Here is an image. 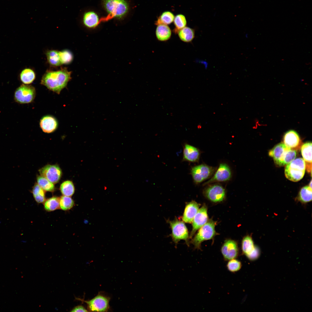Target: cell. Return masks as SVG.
<instances>
[{"label": "cell", "instance_id": "6da1fadb", "mask_svg": "<svg viewBox=\"0 0 312 312\" xmlns=\"http://www.w3.org/2000/svg\"><path fill=\"white\" fill-rule=\"evenodd\" d=\"M71 72L64 68L56 71L47 72L42 76L40 83L49 90L59 94L70 80Z\"/></svg>", "mask_w": 312, "mask_h": 312}, {"label": "cell", "instance_id": "7a4b0ae2", "mask_svg": "<svg viewBox=\"0 0 312 312\" xmlns=\"http://www.w3.org/2000/svg\"><path fill=\"white\" fill-rule=\"evenodd\" d=\"M269 155L272 157L277 166H284L295 159L296 151L291 149L283 142L275 146L269 152Z\"/></svg>", "mask_w": 312, "mask_h": 312}, {"label": "cell", "instance_id": "3957f363", "mask_svg": "<svg viewBox=\"0 0 312 312\" xmlns=\"http://www.w3.org/2000/svg\"><path fill=\"white\" fill-rule=\"evenodd\" d=\"M216 222L210 220L199 229L197 233L192 240L195 248L201 249V244L203 241L212 239L217 234L215 227Z\"/></svg>", "mask_w": 312, "mask_h": 312}, {"label": "cell", "instance_id": "277c9868", "mask_svg": "<svg viewBox=\"0 0 312 312\" xmlns=\"http://www.w3.org/2000/svg\"><path fill=\"white\" fill-rule=\"evenodd\" d=\"M305 169V163L303 159L298 158L286 165L285 169V175L290 181H298L303 177Z\"/></svg>", "mask_w": 312, "mask_h": 312}, {"label": "cell", "instance_id": "5b68a950", "mask_svg": "<svg viewBox=\"0 0 312 312\" xmlns=\"http://www.w3.org/2000/svg\"><path fill=\"white\" fill-rule=\"evenodd\" d=\"M110 299L109 297L100 292L94 298L88 301L77 298V300L86 303L89 311L97 312H107L108 311L109 309V303Z\"/></svg>", "mask_w": 312, "mask_h": 312}, {"label": "cell", "instance_id": "8992f818", "mask_svg": "<svg viewBox=\"0 0 312 312\" xmlns=\"http://www.w3.org/2000/svg\"><path fill=\"white\" fill-rule=\"evenodd\" d=\"M36 95V90L34 86L22 84L15 90L14 99L16 102L20 104L29 103L33 101Z\"/></svg>", "mask_w": 312, "mask_h": 312}, {"label": "cell", "instance_id": "52a82bcc", "mask_svg": "<svg viewBox=\"0 0 312 312\" xmlns=\"http://www.w3.org/2000/svg\"><path fill=\"white\" fill-rule=\"evenodd\" d=\"M103 4L107 12L117 18L124 16L129 9L128 4L125 0H104Z\"/></svg>", "mask_w": 312, "mask_h": 312}, {"label": "cell", "instance_id": "ba28073f", "mask_svg": "<svg viewBox=\"0 0 312 312\" xmlns=\"http://www.w3.org/2000/svg\"><path fill=\"white\" fill-rule=\"evenodd\" d=\"M216 170L215 167L202 164L192 167L191 173L194 183L198 184L211 177Z\"/></svg>", "mask_w": 312, "mask_h": 312}, {"label": "cell", "instance_id": "9c48e42d", "mask_svg": "<svg viewBox=\"0 0 312 312\" xmlns=\"http://www.w3.org/2000/svg\"><path fill=\"white\" fill-rule=\"evenodd\" d=\"M203 194L207 199L214 203L223 201L226 195L225 190L223 187L217 184L209 185L204 189Z\"/></svg>", "mask_w": 312, "mask_h": 312}, {"label": "cell", "instance_id": "30bf717a", "mask_svg": "<svg viewBox=\"0 0 312 312\" xmlns=\"http://www.w3.org/2000/svg\"><path fill=\"white\" fill-rule=\"evenodd\" d=\"M172 230V237L174 242L177 243L181 240L187 241L189 234L187 229L183 221L175 220L169 221Z\"/></svg>", "mask_w": 312, "mask_h": 312}, {"label": "cell", "instance_id": "8fae6325", "mask_svg": "<svg viewBox=\"0 0 312 312\" xmlns=\"http://www.w3.org/2000/svg\"><path fill=\"white\" fill-rule=\"evenodd\" d=\"M39 171L41 176L53 184L59 182L62 175L61 169L57 164L46 165L40 169Z\"/></svg>", "mask_w": 312, "mask_h": 312}, {"label": "cell", "instance_id": "7c38bea8", "mask_svg": "<svg viewBox=\"0 0 312 312\" xmlns=\"http://www.w3.org/2000/svg\"><path fill=\"white\" fill-rule=\"evenodd\" d=\"M214 173L211 178L203 184L204 185L214 182L226 181L229 180L231 178V168L227 164L225 163L220 164Z\"/></svg>", "mask_w": 312, "mask_h": 312}, {"label": "cell", "instance_id": "4fadbf2b", "mask_svg": "<svg viewBox=\"0 0 312 312\" xmlns=\"http://www.w3.org/2000/svg\"><path fill=\"white\" fill-rule=\"evenodd\" d=\"M208 220L207 207L204 204L199 209L194 218L192 222V228L190 235V238L192 237L196 231L204 225Z\"/></svg>", "mask_w": 312, "mask_h": 312}, {"label": "cell", "instance_id": "5bb4252c", "mask_svg": "<svg viewBox=\"0 0 312 312\" xmlns=\"http://www.w3.org/2000/svg\"><path fill=\"white\" fill-rule=\"evenodd\" d=\"M221 251L225 260L228 261L235 259L237 257L239 254L237 243L234 240L230 239L227 240L223 244Z\"/></svg>", "mask_w": 312, "mask_h": 312}, {"label": "cell", "instance_id": "9a60e30c", "mask_svg": "<svg viewBox=\"0 0 312 312\" xmlns=\"http://www.w3.org/2000/svg\"><path fill=\"white\" fill-rule=\"evenodd\" d=\"M284 144L291 149L299 150L302 145L298 133L293 130H289L285 134L283 138Z\"/></svg>", "mask_w": 312, "mask_h": 312}, {"label": "cell", "instance_id": "2e32d148", "mask_svg": "<svg viewBox=\"0 0 312 312\" xmlns=\"http://www.w3.org/2000/svg\"><path fill=\"white\" fill-rule=\"evenodd\" d=\"M200 154V151L198 148L188 144H185L183 149V161L197 162L199 159Z\"/></svg>", "mask_w": 312, "mask_h": 312}, {"label": "cell", "instance_id": "e0dca14e", "mask_svg": "<svg viewBox=\"0 0 312 312\" xmlns=\"http://www.w3.org/2000/svg\"><path fill=\"white\" fill-rule=\"evenodd\" d=\"M40 125L44 132L50 133L57 129L58 126V122L56 118L53 116L47 115L43 116L40 119Z\"/></svg>", "mask_w": 312, "mask_h": 312}, {"label": "cell", "instance_id": "ac0fdd59", "mask_svg": "<svg viewBox=\"0 0 312 312\" xmlns=\"http://www.w3.org/2000/svg\"><path fill=\"white\" fill-rule=\"evenodd\" d=\"M200 205L199 204L194 201L188 203L185 206L182 216L183 221L187 223L192 222Z\"/></svg>", "mask_w": 312, "mask_h": 312}, {"label": "cell", "instance_id": "d6986e66", "mask_svg": "<svg viewBox=\"0 0 312 312\" xmlns=\"http://www.w3.org/2000/svg\"><path fill=\"white\" fill-rule=\"evenodd\" d=\"M302 155L306 165L307 171L311 174L312 168V143L306 142L301 147Z\"/></svg>", "mask_w": 312, "mask_h": 312}, {"label": "cell", "instance_id": "ffe728a7", "mask_svg": "<svg viewBox=\"0 0 312 312\" xmlns=\"http://www.w3.org/2000/svg\"><path fill=\"white\" fill-rule=\"evenodd\" d=\"M155 30V35L158 40L164 42L168 40L172 35L171 30L167 25L159 24L157 25Z\"/></svg>", "mask_w": 312, "mask_h": 312}, {"label": "cell", "instance_id": "44dd1931", "mask_svg": "<svg viewBox=\"0 0 312 312\" xmlns=\"http://www.w3.org/2000/svg\"><path fill=\"white\" fill-rule=\"evenodd\" d=\"M99 18L94 12L89 11L85 13L83 16V22L84 25L89 28L95 27L98 25Z\"/></svg>", "mask_w": 312, "mask_h": 312}, {"label": "cell", "instance_id": "7402d4cb", "mask_svg": "<svg viewBox=\"0 0 312 312\" xmlns=\"http://www.w3.org/2000/svg\"><path fill=\"white\" fill-rule=\"evenodd\" d=\"M177 33L180 39L185 42H191L195 37L194 30L186 26L180 30Z\"/></svg>", "mask_w": 312, "mask_h": 312}, {"label": "cell", "instance_id": "603a6c76", "mask_svg": "<svg viewBox=\"0 0 312 312\" xmlns=\"http://www.w3.org/2000/svg\"><path fill=\"white\" fill-rule=\"evenodd\" d=\"M312 188L305 186L300 190L297 199L302 203H307L312 200Z\"/></svg>", "mask_w": 312, "mask_h": 312}, {"label": "cell", "instance_id": "cb8c5ba5", "mask_svg": "<svg viewBox=\"0 0 312 312\" xmlns=\"http://www.w3.org/2000/svg\"><path fill=\"white\" fill-rule=\"evenodd\" d=\"M255 246L251 236L247 235L243 238L242 242V249L243 254L246 256L251 253Z\"/></svg>", "mask_w": 312, "mask_h": 312}, {"label": "cell", "instance_id": "d4e9b609", "mask_svg": "<svg viewBox=\"0 0 312 312\" xmlns=\"http://www.w3.org/2000/svg\"><path fill=\"white\" fill-rule=\"evenodd\" d=\"M60 198L53 196L45 200L44 202V209L48 212H50L58 209L60 208Z\"/></svg>", "mask_w": 312, "mask_h": 312}, {"label": "cell", "instance_id": "484cf974", "mask_svg": "<svg viewBox=\"0 0 312 312\" xmlns=\"http://www.w3.org/2000/svg\"><path fill=\"white\" fill-rule=\"evenodd\" d=\"M21 81L24 84L28 85L32 83L35 78V74L31 69L29 68L23 70L20 75Z\"/></svg>", "mask_w": 312, "mask_h": 312}, {"label": "cell", "instance_id": "4316f807", "mask_svg": "<svg viewBox=\"0 0 312 312\" xmlns=\"http://www.w3.org/2000/svg\"><path fill=\"white\" fill-rule=\"evenodd\" d=\"M31 192L37 203H44L46 200L45 191L37 183H35L33 187Z\"/></svg>", "mask_w": 312, "mask_h": 312}, {"label": "cell", "instance_id": "83f0119b", "mask_svg": "<svg viewBox=\"0 0 312 312\" xmlns=\"http://www.w3.org/2000/svg\"><path fill=\"white\" fill-rule=\"evenodd\" d=\"M37 183L45 191L52 192L55 190L54 184L44 177L38 175L37 177Z\"/></svg>", "mask_w": 312, "mask_h": 312}, {"label": "cell", "instance_id": "f1b7e54d", "mask_svg": "<svg viewBox=\"0 0 312 312\" xmlns=\"http://www.w3.org/2000/svg\"><path fill=\"white\" fill-rule=\"evenodd\" d=\"M60 190L63 195L70 197L74 193L75 188L72 181L66 180L61 183Z\"/></svg>", "mask_w": 312, "mask_h": 312}, {"label": "cell", "instance_id": "f546056e", "mask_svg": "<svg viewBox=\"0 0 312 312\" xmlns=\"http://www.w3.org/2000/svg\"><path fill=\"white\" fill-rule=\"evenodd\" d=\"M174 18V15L171 12L165 11L159 17L155 24L157 25L159 24L169 25L173 21Z\"/></svg>", "mask_w": 312, "mask_h": 312}, {"label": "cell", "instance_id": "4dcf8cb0", "mask_svg": "<svg viewBox=\"0 0 312 312\" xmlns=\"http://www.w3.org/2000/svg\"><path fill=\"white\" fill-rule=\"evenodd\" d=\"M46 56L48 62L51 65L58 66L62 64L59 51L55 50H49L47 52Z\"/></svg>", "mask_w": 312, "mask_h": 312}, {"label": "cell", "instance_id": "1f68e13d", "mask_svg": "<svg viewBox=\"0 0 312 312\" xmlns=\"http://www.w3.org/2000/svg\"><path fill=\"white\" fill-rule=\"evenodd\" d=\"M74 201L70 197L62 196L60 198V208L64 211L71 209L74 206Z\"/></svg>", "mask_w": 312, "mask_h": 312}, {"label": "cell", "instance_id": "d6a6232c", "mask_svg": "<svg viewBox=\"0 0 312 312\" xmlns=\"http://www.w3.org/2000/svg\"><path fill=\"white\" fill-rule=\"evenodd\" d=\"M174 23L175 27L174 32L175 34L177 33L179 30L186 27L187 21L185 16L183 14H179L174 17Z\"/></svg>", "mask_w": 312, "mask_h": 312}, {"label": "cell", "instance_id": "836d02e7", "mask_svg": "<svg viewBox=\"0 0 312 312\" xmlns=\"http://www.w3.org/2000/svg\"><path fill=\"white\" fill-rule=\"evenodd\" d=\"M60 60L62 64H67L71 63L73 59L72 54L68 50L59 51Z\"/></svg>", "mask_w": 312, "mask_h": 312}, {"label": "cell", "instance_id": "e575fe53", "mask_svg": "<svg viewBox=\"0 0 312 312\" xmlns=\"http://www.w3.org/2000/svg\"><path fill=\"white\" fill-rule=\"evenodd\" d=\"M242 266L241 262L235 259L229 260L226 265L228 270L232 272L238 271L241 268Z\"/></svg>", "mask_w": 312, "mask_h": 312}, {"label": "cell", "instance_id": "d590c367", "mask_svg": "<svg viewBox=\"0 0 312 312\" xmlns=\"http://www.w3.org/2000/svg\"><path fill=\"white\" fill-rule=\"evenodd\" d=\"M260 254V251L259 248L256 246L253 250L246 256L249 260L254 261L259 258Z\"/></svg>", "mask_w": 312, "mask_h": 312}, {"label": "cell", "instance_id": "8d00e7d4", "mask_svg": "<svg viewBox=\"0 0 312 312\" xmlns=\"http://www.w3.org/2000/svg\"><path fill=\"white\" fill-rule=\"evenodd\" d=\"M88 311L83 306L81 305L75 307L71 311V312H87Z\"/></svg>", "mask_w": 312, "mask_h": 312}, {"label": "cell", "instance_id": "74e56055", "mask_svg": "<svg viewBox=\"0 0 312 312\" xmlns=\"http://www.w3.org/2000/svg\"><path fill=\"white\" fill-rule=\"evenodd\" d=\"M311 184H312V181H311V182H310V184H309V187H311V188H312V185H311Z\"/></svg>", "mask_w": 312, "mask_h": 312}]
</instances>
